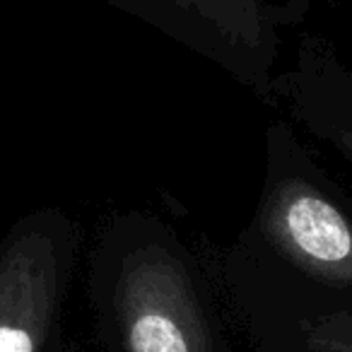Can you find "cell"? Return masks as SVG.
Wrapping results in <instances>:
<instances>
[{
  "instance_id": "obj_1",
  "label": "cell",
  "mask_w": 352,
  "mask_h": 352,
  "mask_svg": "<svg viewBox=\"0 0 352 352\" xmlns=\"http://www.w3.org/2000/svg\"><path fill=\"white\" fill-rule=\"evenodd\" d=\"M109 311L118 352H220L210 307L166 227L133 215L113 261Z\"/></svg>"
},
{
  "instance_id": "obj_2",
  "label": "cell",
  "mask_w": 352,
  "mask_h": 352,
  "mask_svg": "<svg viewBox=\"0 0 352 352\" xmlns=\"http://www.w3.org/2000/svg\"><path fill=\"white\" fill-rule=\"evenodd\" d=\"M287 126L268 133V179L251 241L297 278L352 299V217L323 188Z\"/></svg>"
},
{
  "instance_id": "obj_3",
  "label": "cell",
  "mask_w": 352,
  "mask_h": 352,
  "mask_svg": "<svg viewBox=\"0 0 352 352\" xmlns=\"http://www.w3.org/2000/svg\"><path fill=\"white\" fill-rule=\"evenodd\" d=\"M268 99L283 36L316 0H109Z\"/></svg>"
},
{
  "instance_id": "obj_4",
  "label": "cell",
  "mask_w": 352,
  "mask_h": 352,
  "mask_svg": "<svg viewBox=\"0 0 352 352\" xmlns=\"http://www.w3.org/2000/svg\"><path fill=\"white\" fill-rule=\"evenodd\" d=\"M65 256L56 234L25 230L0 251V352H41L56 316Z\"/></svg>"
},
{
  "instance_id": "obj_5",
  "label": "cell",
  "mask_w": 352,
  "mask_h": 352,
  "mask_svg": "<svg viewBox=\"0 0 352 352\" xmlns=\"http://www.w3.org/2000/svg\"><path fill=\"white\" fill-rule=\"evenodd\" d=\"M352 166V68L321 36L299 39L294 63L278 70L270 97Z\"/></svg>"
},
{
  "instance_id": "obj_6",
  "label": "cell",
  "mask_w": 352,
  "mask_h": 352,
  "mask_svg": "<svg viewBox=\"0 0 352 352\" xmlns=\"http://www.w3.org/2000/svg\"><path fill=\"white\" fill-rule=\"evenodd\" d=\"M230 278L241 280V283L251 285L256 289L280 297L289 304H297L294 309L285 307V304L270 302V299L256 297V294L246 292H234V297H241V304H249L244 309H258V311H270L273 314H285L287 321L278 323V331H289V336L297 340V345L304 352H352V302L340 294H336L340 302L336 307L331 304H318L311 307L309 302L299 299L294 292H289L283 283L273 278L249 251L241 246L239 251H234L230 258ZM261 333H275V331H256L254 336Z\"/></svg>"
},
{
  "instance_id": "obj_7",
  "label": "cell",
  "mask_w": 352,
  "mask_h": 352,
  "mask_svg": "<svg viewBox=\"0 0 352 352\" xmlns=\"http://www.w3.org/2000/svg\"><path fill=\"white\" fill-rule=\"evenodd\" d=\"M326 3H331V6H336V3H338V0H326Z\"/></svg>"
}]
</instances>
